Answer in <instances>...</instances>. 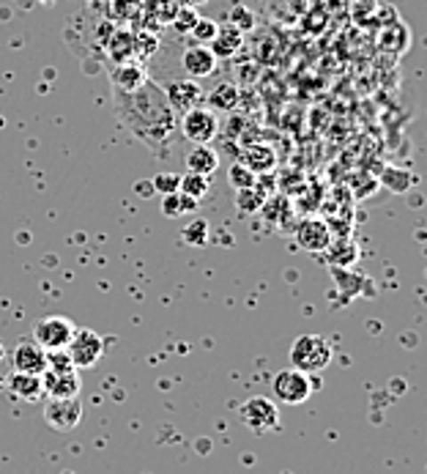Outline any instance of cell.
I'll list each match as a JSON object with an SVG mask.
<instances>
[{
    "instance_id": "obj_1",
    "label": "cell",
    "mask_w": 427,
    "mask_h": 474,
    "mask_svg": "<svg viewBox=\"0 0 427 474\" xmlns=\"http://www.w3.org/2000/svg\"><path fill=\"white\" fill-rule=\"evenodd\" d=\"M118 116L134 135L154 143V137H165L173 129V110L165 99V91L154 83H146L134 94H118Z\"/></svg>"
},
{
    "instance_id": "obj_2",
    "label": "cell",
    "mask_w": 427,
    "mask_h": 474,
    "mask_svg": "<svg viewBox=\"0 0 427 474\" xmlns=\"http://www.w3.org/2000/svg\"><path fill=\"white\" fill-rule=\"evenodd\" d=\"M334 346L324 335H299L291 346V364L302 373H320L329 368Z\"/></svg>"
},
{
    "instance_id": "obj_3",
    "label": "cell",
    "mask_w": 427,
    "mask_h": 474,
    "mask_svg": "<svg viewBox=\"0 0 427 474\" xmlns=\"http://www.w3.org/2000/svg\"><path fill=\"white\" fill-rule=\"evenodd\" d=\"M271 395H274L277 404L299 406V404H304V400L312 395V381H310L307 373H302V371H296V368L279 371V373H274Z\"/></svg>"
},
{
    "instance_id": "obj_4",
    "label": "cell",
    "mask_w": 427,
    "mask_h": 474,
    "mask_svg": "<svg viewBox=\"0 0 427 474\" xmlns=\"http://www.w3.org/2000/svg\"><path fill=\"white\" fill-rule=\"evenodd\" d=\"M75 330H77L75 321H68L66 315H47L33 323V340L44 351H60L68 346Z\"/></svg>"
},
{
    "instance_id": "obj_5",
    "label": "cell",
    "mask_w": 427,
    "mask_h": 474,
    "mask_svg": "<svg viewBox=\"0 0 427 474\" xmlns=\"http://www.w3.org/2000/svg\"><path fill=\"white\" fill-rule=\"evenodd\" d=\"M66 351L71 356V364H75L77 371H85V368H93V364L104 356V340L93 330L77 326L75 335H71V340H68V346H66Z\"/></svg>"
},
{
    "instance_id": "obj_6",
    "label": "cell",
    "mask_w": 427,
    "mask_h": 474,
    "mask_svg": "<svg viewBox=\"0 0 427 474\" xmlns=\"http://www.w3.org/2000/svg\"><path fill=\"white\" fill-rule=\"evenodd\" d=\"M238 417L253 433H269L279 428V412L271 397H249L241 404Z\"/></svg>"
},
{
    "instance_id": "obj_7",
    "label": "cell",
    "mask_w": 427,
    "mask_h": 474,
    "mask_svg": "<svg viewBox=\"0 0 427 474\" xmlns=\"http://www.w3.org/2000/svg\"><path fill=\"white\" fill-rule=\"evenodd\" d=\"M42 414L52 430L68 433L83 422V404H80V397H47Z\"/></svg>"
},
{
    "instance_id": "obj_8",
    "label": "cell",
    "mask_w": 427,
    "mask_h": 474,
    "mask_svg": "<svg viewBox=\"0 0 427 474\" xmlns=\"http://www.w3.org/2000/svg\"><path fill=\"white\" fill-rule=\"evenodd\" d=\"M181 132L187 140H192L195 145H208L220 132V118L211 107H192L181 116Z\"/></svg>"
},
{
    "instance_id": "obj_9",
    "label": "cell",
    "mask_w": 427,
    "mask_h": 474,
    "mask_svg": "<svg viewBox=\"0 0 427 474\" xmlns=\"http://www.w3.org/2000/svg\"><path fill=\"white\" fill-rule=\"evenodd\" d=\"M12 371L14 373H30V376H42L47 371V351L36 343L33 338L20 340L12 351Z\"/></svg>"
},
{
    "instance_id": "obj_10",
    "label": "cell",
    "mask_w": 427,
    "mask_h": 474,
    "mask_svg": "<svg viewBox=\"0 0 427 474\" xmlns=\"http://www.w3.org/2000/svg\"><path fill=\"white\" fill-rule=\"evenodd\" d=\"M296 244L304 252H326L332 247V231L324 220H302L296 228Z\"/></svg>"
},
{
    "instance_id": "obj_11",
    "label": "cell",
    "mask_w": 427,
    "mask_h": 474,
    "mask_svg": "<svg viewBox=\"0 0 427 474\" xmlns=\"http://www.w3.org/2000/svg\"><path fill=\"white\" fill-rule=\"evenodd\" d=\"M42 384L47 397H80L83 389L77 371H44Z\"/></svg>"
},
{
    "instance_id": "obj_12",
    "label": "cell",
    "mask_w": 427,
    "mask_h": 474,
    "mask_svg": "<svg viewBox=\"0 0 427 474\" xmlns=\"http://www.w3.org/2000/svg\"><path fill=\"white\" fill-rule=\"evenodd\" d=\"M165 99L170 104V110H192V107H197L203 102V91L195 80H173L167 83L165 88Z\"/></svg>"
},
{
    "instance_id": "obj_13",
    "label": "cell",
    "mask_w": 427,
    "mask_h": 474,
    "mask_svg": "<svg viewBox=\"0 0 427 474\" xmlns=\"http://www.w3.org/2000/svg\"><path fill=\"white\" fill-rule=\"evenodd\" d=\"M181 66L192 80H200L217 71V58L205 45H192L181 53Z\"/></svg>"
},
{
    "instance_id": "obj_14",
    "label": "cell",
    "mask_w": 427,
    "mask_h": 474,
    "mask_svg": "<svg viewBox=\"0 0 427 474\" xmlns=\"http://www.w3.org/2000/svg\"><path fill=\"white\" fill-rule=\"evenodd\" d=\"M6 389L25 400V404H36V400L44 397V384L42 376H30V373H9L6 376Z\"/></svg>"
},
{
    "instance_id": "obj_15",
    "label": "cell",
    "mask_w": 427,
    "mask_h": 474,
    "mask_svg": "<svg viewBox=\"0 0 427 474\" xmlns=\"http://www.w3.org/2000/svg\"><path fill=\"white\" fill-rule=\"evenodd\" d=\"M241 47V30L236 25H225V28H217V36L208 42V50L214 53V58H230L236 55Z\"/></svg>"
},
{
    "instance_id": "obj_16",
    "label": "cell",
    "mask_w": 427,
    "mask_h": 474,
    "mask_svg": "<svg viewBox=\"0 0 427 474\" xmlns=\"http://www.w3.org/2000/svg\"><path fill=\"white\" fill-rule=\"evenodd\" d=\"M220 168V154L208 149V145H195V149L187 154V170L189 173H200V176H214Z\"/></svg>"
},
{
    "instance_id": "obj_17",
    "label": "cell",
    "mask_w": 427,
    "mask_h": 474,
    "mask_svg": "<svg viewBox=\"0 0 427 474\" xmlns=\"http://www.w3.org/2000/svg\"><path fill=\"white\" fill-rule=\"evenodd\" d=\"M113 86L116 94H134L137 88L146 86V69H140L137 63H126L118 71H113Z\"/></svg>"
},
{
    "instance_id": "obj_18",
    "label": "cell",
    "mask_w": 427,
    "mask_h": 474,
    "mask_svg": "<svg viewBox=\"0 0 427 474\" xmlns=\"http://www.w3.org/2000/svg\"><path fill=\"white\" fill-rule=\"evenodd\" d=\"M241 165L249 168L255 176H263V173H269L277 165V157H274V151L269 149V145H253V149H246L241 154Z\"/></svg>"
},
{
    "instance_id": "obj_19",
    "label": "cell",
    "mask_w": 427,
    "mask_h": 474,
    "mask_svg": "<svg viewBox=\"0 0 427 474\" xmlns=\"http://www.w3.org/2000/svg\"><path fill=\"white\" fill-rule=\"evenodd\" d=\"M208 187H211V176H200V173H189V170H187V173L181 176L178 192L187 195V198H192V200H200V198H205Z\"/></svg>"
},
{
    "instance_id": "obj_20",
    "label": "cell",
    "mask_w": 427,
    "mask_h": 474,
    "mask_svg": "<svg viewBox=\"0 0 427 474\" xmlns=\"http://www.w3.org/2000/svg\"><path fill=\"white\" fill-rule=\"evenodd\" d=\"M195 206H197V200H192V198H187V195H181V192L162 195V211H165L167 217H181V214L192 211Z\"/></svg>"
},
{
    "instance_id": "obj_21",
    "label": "cell",
    "mask_w": 427,
    "mask_h": 474,
    "mask_svg": "<svg viewBox=\"0 0 427 474\" xmlns=\"http://www.w3.org/2000/svg\"><path fill=\"white\" fill-rule=\"evenodd\" d=\"M238 102V91L228 83L217 86L211 94H208V104L214 107V110H230V107Z\"/></svg>"
},
{
    "instance_id": "obj_22",
    "label": "cell",
    "mask_w": 427,
    "mask_h": 474,
    "mask_svg": "<svg viewBox=\"0 0 427 474\" xmlns=\"http://www.w3.org/2000/svg\"><path fill=\"white\" fill-rule=\"evenodd\" d=\"M230 184H233L236 190H249V187H255V184H258V176L238 162V165L230 168Z\"/></svg>"
},
{
    "instance_id": "obj_23",
    "label": "cell",
    "mask_w": 427,
    "mask_h": 474,
    "mask_svg": "<svg viewBox=\"0 0 427 474\" xmlns=\"http://www.w3.org/2000/svg\"><path fill=\"white\" fill-rule=\"evenodd\" d=\"M178 184H181V176H178V173H159V176H154V181H151L154 192H159V195H173V192H178Z\"/></svg>"
},
{
    "instance_id": "obj_24",
    "label": "cell",
    "mask_w": 427,
    "mask_h": 474,
    "mask_svg": "<svg viewBox=\"0 0 427 474\" xmlns=\"http://www.w3.org/2000/svg\"><path fill=\"white\" fill-rule=\"evenodd\" d=\"M403 170H395V168H389L386 176H383V184L391 190V192H406L411 187V173H406V178H400Z\"/></svg>"
},
{
    "instance_id": "obj_25",
    "label": "cell",
    "mask_w": 427,
    "mask_h": 474,
    "mask_svg": "<svg viewBox=\"0 0 427 474\" xmlns=\"http://www.w3.org/2000/svg\"><path fill=\"white\" fill-rule=\"evenodd\" d=\"M184 239H187L189 244H195V247L205 244V241H208V223H205V220H192V223L187 225V231H184Z\"/></svg>"
},
{
    "instance_id": "obj_26",
    "label": "cell",
    "mask_w": 427,
    "mask_h": 474,
    "mask_svg": "<svg viewBox=\"0 0 427 474\" xmlns=\"http://www.w3.org/2000/svg\"><path fill=\"white\" fill-rule=\"evenodd\" d=\"M217 22H211V20H197L195 28H192V36H195V42L197 45H208L214 36H217Z\"/></svg>"
},
{
    "instance_id": "obj_27",
    "label": "cell",
    "mask_w": 427,
    "mask_h": 474,
    "mask_svg": "<svg viewBox=\"0 0 427 474\" xmlns=\"http://www.w3.org/2000/svg\"><path fill=\"white\" fill-rule=\"evenodd\" d=\"M238 208L241 211H249V208H261L263 206V195L261 192H255V187H249V190H238Z\"/></svg>"
},
{
    "instance_id": "obj_28",
    "label": "cell",
    "mask_w": 427,
    "mask_h": 474,
    "mask_svg": "<svg viewBox=\"0 0 427 474\" xmlns=\"http://www.w3.org/2000/svg\"><path fill=\"white\" fill-rule=\"evenodd\" d=\"M197 20H200V17H197V14H195L192 9H187V12H184L181 17H178V22H175V28H178V30H184V28H187V30H192Z\"/></svg>"
},
{
    "instance_id": "obj_29",
    "label": "cell",
    "mask_w": 427,
    "mask_h": 474,
    "mask_svg": "<svg viewBox=\"0 0 427 474\" xmlns=\"http://www.w3.org/2000/svg\"><path fill=\"white\" fill-rule=\"evenodd\" d=\"M0 359H4V346H0Z\"/></svg>"
}]
</instances>
